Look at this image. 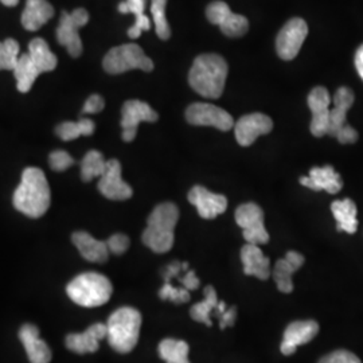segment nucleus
Instances as JSON below:
<instances>
[{"label": "nucleus", "instance_id": "1", "mask_svg": "<svg viewBox=\"0 0 363 363\" xmlns=\"http://www.w3.org/2000/svg\"><path fill=\"white\" fill-rule=\"evenodd\" d=\"M50 187L42 169L28 167L13 196V208L30 218H39L50 208Z\"/></svg>", "mask_w": 363, "mask_h": 363}, {"label": "nucleus", "instance_id": "2", "mask_svg": "<svg viewBox=\"0 0 363 363\" xmlns=\"http://www.w3.org/2000/svg\"><path fill=\"white\" fill-rule=\"evenodd\" d=\"M229 67L218 54L196 57L189 73V82L198 94L206 99H220L225 89Z\"/></svg>", "mask_w": 363, "mask_h": 363}, {"label": "nucleus", "instance_id": "3", "mask_svg": "<svg viewBox=\"0 0 363 363\" xmlns=\"http://www.w3.org/2000/svg\"><path fill=\"white\" fill-rule=\"evenodd\" d=\"M179 220V208L171 202H164L154 208L147 220L142 240L144 245L155 253H166L174 245L175 226Z\"/></svg>", "mask_w": 363, "mask_h": 363}, {"label": "nucleus", "instance_id": "4", "mask_svg": "<svg viewBox=\"0 0 363 363\" xmlns=\"http://www.w3.org/2000/svg\"><path fill=\"white\" fill-rule=\"evenodd\" d=\"M142 327V315L136 308L121 307L113 312L108 322V342L113 350L127 354L138 345Z\"/></svg>", "mask_w": 363, "mask_h": 363}, {"label": "nucleus", "instance_id": "5", "mask_svg": "<svg viewBox=\"0 0 363 363\" xmlns=\"http://www.w3.org/2000/svg\"><path fill=\"white\" fill-rule=\"evenodd\" d=\"M113 286L104 274L86 272L74 277L67 286L66 294L72 301L81 307L94 308L109 301Z\"/></svg>", "mask_w": 363, "mask_h": 363}, {"label": "nucleus", "instance_id": "6", "mask_svg": "<svg viewBox=\"0 0 363 363\" xmlns=\"http://www.w3.org/2000/svg\"><path fill=\"white\" fill-rule=\"evenodd\" d=\"M105 72L109 74H121L132 69H140L143 72H151L154 62L144 54L139 45L127 43L116 46L106 52L103 61Z\"/></svg>", "mask_w": 363, "mask_h": 363}, {"label": "nucleus", "instance_id": "7", "mask_svg": "<svg viewBox=\"0 0 363 363\" xmlns=\"http://www.w3.org/2000/svg\"><path fill=\"white\" fill-rule=\"evenodd\" d=\"M334 108L330 109L328 135L337 138L342 144H352L358 140V132L347 124V112L354 104V93L350 88L342 86L335 91Z\"/></svg>", "mask_w": 363, "mask_h": 363}, {"label": "nucleus", "instance_id": "8", "mask_svg": "<svg viewBox=\"0 0 363 363\" xmlns=\"http://www.w3.org/2000/svg\"><path fill=\"white\" fill-rule=\"evenodd\" d=\"M235 222L242 229L247 244L262 245L269 241V234L264 225V211L259 205L249 202L235 210Z\"/></svg>", "mask_w": 363, "mask_h": 363}, {"label": "nucleus", "instance_id": "9", "mask_svg": "<svg viewBox=\"0 0 363 363\" xmlns=\"http://www.w3.org/2000/svg\"><path fill=\"white\" fill-rule=\"evenodd\" d=\"M89 22V13L85 9H77L73 13L64 11L57 27L58 43L65 46L72 57H79L82 52V42L78 30Z\"/></svg>", "mask_w": 363, "mask_h": 363}, {"label": "nucleus", "instance_id": "10", "mask_svg": "<svg viewBox=\"0 0 363 363\" xmlns=\"http://www.w3.org/2000/svg\"><path fill=\"white\" fill-rule=\"evenodd\" d=\"M208 22L220 26V31L232 38L245 35L249 30V22L244 15L234 13L225 1H213L206 9Z\"/></svg>", "mask_w": 363, "mask_h": 363}, {"label": "nucleus", "instance_id": "11", "mask_svg": "<svg viewBox=\"0 0 363 363\" xmlns=\"http://www.w3.org/2000/svg\"><path fill=\"white\" fill-rule=\"evenodd\" d=\"M186 120L195 127H213L220 130H232L233 117L225 109L206 103H195L186 109Z\"/></svg>", "mask_w": 363, "mask_h": 363}, {"label": "nucleus", "instance_id": "12", "mask_svg": "<svg viewBox=\"0 0 363 363\" xmlns=\"http://www.w3.org/2000/svg\"><path fill=\"white\" fill-rule=\"evenodd\" d=\"M308 35L307 22L301 18H292L280 30L276 39V50L281 60L291 61L298 55Z\"/></svg>", "mask_w": 363, "mask_h": 363}, {"label": "nucleus", "instance_id": "13", "mask_svg": "<svg viewBox=\"0 0 363 363\" xmlns=\"http://www.w3.org/2000/svg\"><path fill=\"white\" fill-rule=\"evenodd\" d=\"M157 113L150 105L140 100H130L123 105L121 109V128L123 140L132 142L136 138L138 127L142 121L154 123L157 120Z\"/></svg>", "mask_w": 363, "mask_h": 363}, {"label": "nucleus", "instance_id": "14", "mask_svg": "<svg viewBox=\"0 0 363 363\" xmlns=\"http://www.w3.org/2000/svg\"><path fill=\"white\" fill-rule=\"evenodd\" d=\"M99 190L105 198L112 201H125L133 194L130 184L123 181L121 164L116 159L106 162L104 174L99 181Z\"/></svg>", "mask_w": 363, "mask_h": 363}, {"label": "nucleus", "instance_id": "15", "mask_svg": "<svg viewBox=\"0 0 363 363\" xmlns=\"http://www.w3.org/2000/svg\"><path fill=\"white\" fill-rule=\"evenodd\" d=\"M307 103L312 113L311 127H310L312 135L316 138L328 135L330 104H331L330 93L323 86H316L310 91Z\"/></svg>", "mask_w": 363, "mask_h": 363}, {"label": "nucleus", "instance_id": "16", "mask_svg": "<svg viewBox=\"0 0 363 363\" xmlns=\"http://www.w3.org/2000/svg\"><path fill=\"white\" fill-rule=\"evenodd\" d=\"M272 130V118L264 113L245 115L234 124L235 139L242 147L252 145L259 136L267 135Z\"/></svg>", "mask_w": 363, "mask_h": 363}, {"label": "nucleus", "instance_id": "17", "mask_svg": "<svg viewBox=\"0 0 363 363\" xmlns=\"http://www.w3.org/2000/svg\"><path fill=\"white\" fill-rule=\"evenodd\" d=\"M189 202L194 205L198 214L205 220L218 217L228 208V199L225 195L214 194L203 186H194L190 190Z\"/></svg>", "mask_w": 363, "mask_h": 363}, {"label": "nucleus", "instance_id": "18", "mask_svg": "<svg viewBox=\"0 0 363 363\" xmlns=\"http://www.w3.org/2000/svg\"><path fill=\"white\" fill-rule=\"evenodd\" d=\"M319 333V325L315 320H298L286 327L280 350L284 355H292L298 346L307 345Z\"/></svg>", "mask_w": 363, "mask_h": 363}, {"label": "nucleus", "instance_id": "19", "mask_svg": "<svg viewBox=\"0 0 363 363\" xmlns=\"http://www.w3.org/2000/svg\"><path fill=\"white\" fill-rule=\"evenodd\" d=\"M300 183L313 191H327L328 194H337L343 186L340 175L334 167H313L308 177H301Z\"/></svg>", "mask_w": 363, "mask_h": 363}, {"label": "nucleus", "instance_id": "20", "mask_svg": "<svg viewBox=\"0 0 363 363\" xmlns=\"http://www.w3.org/2000/svg\"><path fill=\"white\" fill-rule=\"evenodd\" d=\"M19 339L25 346V350L31 363H50L52 350L45 340L39 337L37 325H25L19 330Z\"/></svg>", "mask_w": 363, "mask_h": 363}, {"label": "nucleus", "instance_id": "21", "mask_svg": "<svg viewBox=\"0 0 363 363\" xmlns=\"http://www.w3.org/2000/svg\"><path fill=\"white\" fill-rule=\"evenodd\" d=\"M304 264V256L295 250H291L284 259H279L273 269V279L277 284V289L283 294H291L294 291V273L300 269Z\"/></svg>", "mask_w": 363, "mask_h": 363}, {"label": "nucleus", "instance_id": "22", "mask_svg": "<svg viewBox=\"0 0 363 363\" xmlns=\"http://www.w3.org/2000/svg\"><path fill=\"white\" fill-rule=\"evenodd\" d=\"M106 325L96 323L82 334H69L66 337V347L77 354L96 352L100 347V340L106 337Z\"/></svg>", "mask_w": 363, "mask_h": 363}, {"label": "nucleus", "instance_id": "23", "mask_svg": "<svg viewBox=\"0 0 363 363\" xmlns=\"http://www.w3.org/2000/svg\"><path fill=\"white\" fill-rule=\"evenodd\" d=\"M241 261L244 265V273L247 276H255L259 280H268L271 276V262L264 256L259 245L247 244L241 249Z\"/></svg>", "mask_w": 363, "mask_h": 363}, {"label": "nucleus", "instance_id": "24", "mask_svg": "<svg viewBox=\"0 0 363 363\" xmlns=\"http://www.w3.org/2000/svg\"><path fill=\"white\" fill-rule=\"evenodd\" d=\"M72 241L79 250L81 256L91 262H105L109 259L106 242L93 238L86 232H76L72 235Z\"/></svg>", "mask_w": 363, "mask_h": 363}, {"label": "nucleus", "instance_id": "25", "mask_svg": "<svg viewBox=\"0 0 363 363\" xmlns=\"http://www.w3.org/2000/svg\"><path fill=\"white\" fill-rule=\"evenodd\" d=\"M52 15L54 9L48 0H26L22 25L28 31H37L52 19Z\"/></svg>", "mask_w": 363, "mask_h": 363}, {"label": "nucleus", "instance_id": "26", "mask_svg": "<svg viewBox=\"0 0 363 363\" xmlns=\"http://www.w3.org/2000/svg\"><path fill=\"white\" fill-rule=\"evenodd\" d=\"M333 216L337 220V229L339 232L354 234L358 229V220H357V206L355 203L346 198L335 201L331 205Z\"/></svg>", "mask_w": 363, "mask_h": 363}, {"label": "nucleus", "instance_id": "27", "mask_svg": "<svg viewBox=\"0 0 363 363\" xmlns=\"http://www.w3.org/2000/svg\"><path fill=\"white\" fill-rule=\"evenodd\" d=\"M144 9H145V0H125L118 4L120 13H133L136 18L135 25L128 30L130 38H139L143 31H148L151 28L150 18L144 13Z\"/></svg>", "mask_w": 363, "mask_h": 363}, {"label": "nucleus", "instance_id": "28", "mask_svg": "<svg viewBox=\"0 0 363 363\" xmlns=\"http://www.w3.org/2000/svg\"><path fill=\"white\" fill-rule=\"evenodd\" d=\"M13 72V76L16 78V88L22 93L30 91L39 74H42L38 67L31 61L28 52L19 57Z\"/></svg>", "mask_w": 363, "mask_h": 363}, {"label": "nucleus", "instance_id": "29", "mask_svg": "<svg viewBox=\"0 0 363 363\" xmlns=\"http://www.w3.org/2000/svg\"><path fill=\"white\" fill-rule=\"evenodd\" d=\"M28 55L40 73L52 72L57 67V57L52 54L45 39H33L28 43Z\"/></svg>", "mask_w": 363, "mask_h": 363}, {"label": "nucleus", "instance_id": "30", "mask_svg": "<svg viewBox=\"0 0 363 363\" xmlns=\"http://www.w3.org/2000/svg\"><path fill=\"white\" fill-rule=\"evenodd\" d=\"M159 357L166 363H190L189 351L190 347L184 340L164 339L159 345Z\"/></svg>", "mask_w": 363, "mask_h": 363}, {"label": "nucleus", "instance_id": "31", "mask_svg": "<svg viewBox=\"0 0 363 363\" xmlns=\"http://www.w3.org/2000/svg\"><path fill=\"white\" fill-rule=\"evenodd\" d=\"M203 294H205L203 301L193 306L191 310H190V315H191V318L195 322H199V323H203V325L210 327L213 325L211 319H210V313L218 308L220 300L217 298L216 289L211 286H206L203 289Z\"/></svg>", "mask_w": 363, "mask_h": 363}, {"label": "nucleus", "instance_id": "32", "mask_svg": "<svg viewBox=\"0 0 363 363\" xmlns=\"http://www.w3.org/2000/svg\"><path fill=\"white\" fill-rule=\"evenodd\" d=\"M94 132V123L91 118H81L77 123L66 121L55 128V133L60 139L70 142L79 136H89Z\"/></svg>", "mask_w": 363, "mask_h": 363}, {"label": "nucleus", "instance_id": "33", "mask_svg": "<svg viewBox=\"0 0 363 363\" xmlns=\"http://www.w3.org/2000/svg\"><path fill=\"white\" fill-rule=\"evenodd\" d=\"M106 167V160L101 152L89 151L84 156L81 162V178L84 182H91V179L101 177Z\"/></svg>", "mask_w": 363, "mask_h": 363}, {"label": "nucleus", "instance_id": "34", "mask_svg": "<svg viewBox=\"0 0 363 363\" xmlns=\"http://www.w3.org/2000/svg\"><path fill=\"white\" fill-rule=\"evenodd\" d=\"M166 7L167 0H151V13L155 23L156 34L163 40H167L171 37V28L166 18Z\"/></svg>", "mask_w": 363, "mask_h": 363}, {"label": "nucleus", "instance_id": "35", "mask_svg": "<svg viewBox=\"0 0 363 363\" xmlns=\"http://www.w3.org/2000/svg\"><path fill=\"white\" fill-rule=\"evenodd\" d=\"M19 60V43L15 39L0 42V70H13Z\"/></svg>", "mask_w": 363, "mask_h": 363}, {"label": "nucleus", "instance_id": "36", "mask_svg": "<svg viewBox=\"0 0 363 363\" xmlns=\"http://www.w3.org/2000/svg\"><path fill=\"white\" fill-rule=\"evenodd\" d=\"M159 298L162 300H169L175 304H183L190 301V291L184 286H175L171 281H164L159 291Z\"/></svg>", "mask_w": 363, "mask_h": 363}, {"label": "nucleus", "instance_id": "37", "mask_svg": "<svg viewBox=\"0 0 363 363\" xmlns=\"http://www.w3.org/2000/svg\"><path fill=\"white\" fill-rule=\"evenodd\" d=\"M318 363H362L351 351L337 350L325 355Z\"/></svg>", "mask_w": 363, "mask_h": 363}, {"label": "nucleus", "instance_id": "38", "mask_svg": "<svg viewBox=\"0 0 363 363\" xmlns=\"http://www.w3.org/2000/svg\"><path fill=\"white\" fill-rule=\"evenodd\" d=\"M49 163H50V167L54 171H60L61 172V171H65V169H69L70 166H73L74 160L65 151H54V152L50 154Z\"/></svg>", "mask_w": 363, "mask_h": 363}, {"label": "nucleus", "instance_id": "39", "mask_svg": "<svg viewBox=\"0 0 363 363\" xmlns=\"http://www.w3.org/2000/svg\"><path fill=\"white\" fill-rule=\"evenodd\" d=\"M106 245L109 252H112L113 255H124L128 247H130V238L125 235V234L117 233L113 234L108 241H106Z\"/></svg>", "mask_w": 363, "mask_h": 363}, {"label": "nucleus", "instance_id": "40", "mask_svg": "<svg viewBox=\"0 0 363 363\" xmlns=\"http://www.w3.org/2000/svg\"><path fill=\"white\" fill-rule=\"evenodd\" d=\"M104 99L101 96H99V94H93L86 100L82 112L84 113H99V112H101L104 109Z\"/></svg>", "mask_w": 363, "mask_h": 363}, {"label": "nucleus", "instance_id": "41", "mask_svg": "<svg viewBox=\"0 0 363 363\" xmlns=\"http://www.w3.org/2000/svg\"><path fill=\"white\" fill-rule=\"evenodd\" d=\"M177 279L181 281L182 286H184V288H187L189 291H195V289L199 286V284H201L199 279L196 277L194 271H191V269L184 271V276H182V277H179V274H178Z\"/></svg>", "mask_w": 363, "mask_h": 363}, {"label": "nucleus", "instance_id": "42", "mask_svg": "<svg viewBox=\"0 0 363 363\" xmlns=\"http://www.w3.org/2000/svg\"><path fill=\"white\" fill-rule=\"evenodd\" d=\"M235 315H237L235 307H230L229 310L226 308V311L223 312V313H220V316H218L220 320V328L223 330V328H226V327H232V325H234Z\"/></svg>", "mask_w": 363, "mask_h": 363}, {"label": "nucleus", "instance_id": "43", "mask_svg": "<svg viewBox=\"0 0 363 363\" xmlns=\"http://www.w3.org/2000/svg\"><path fill=\"white\" fill-rule=\"evenodd\" d=\"M355 67L359 73V76L363 79V45L358 48V50L355 52Z\"/></svg>", "mask_w": 363, "mask_h": 363}, {"label": "nucleus", "instance_id": "44", "mask_svg": "<svg viewBox=\"0 0 363 363\" xmlns=\"http://www.w3.org/2000/svg\"><path fill=\"white\" fill-rule=\"evenodd\" d=\"M4 6H7V7H13V6H16L18 4V1L19 0H0Z\"/></svg>", "mask_w": 363, "mask_h": 363}]
</instances>
